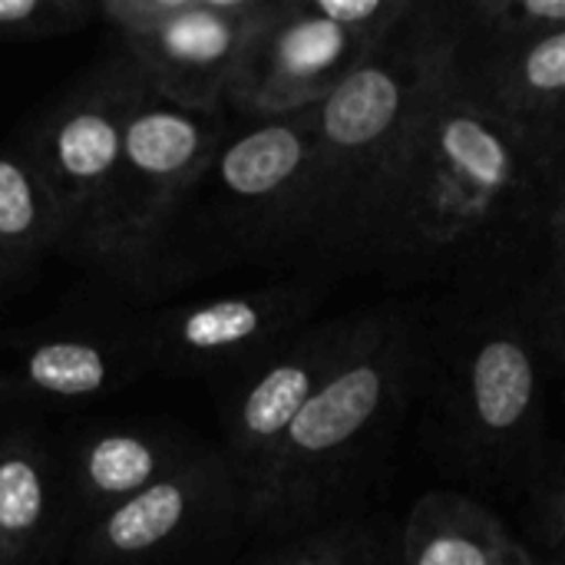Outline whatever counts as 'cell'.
I'll return each instance as SVG.
<instances>
[{
	"mask_svg": "<svg viewBox=\"0 0 565 565\" xmlns=\"http://www.w3.org/2000/svg\"><path fill=\"white\" fill-rule=\"evenodd\" d=\"M460 70L450 7L414 13L321 103L308 245L358 258L384 182L424 109Z\"/></svg>",
	"mask_w": 565,
	"mask_h": 565,
	"instance_id": "obj_2",
	"label": "cell"
},
{
	"mask_svg": "<svg viewBox=\"0 0 565 565\" xmlns=\"http://www.w3.org/2000/svg\"><path fill=\"white\" fill-rule=\"evenodd\" d=\"M315 285H271L179 305L152 321L146 351L182 374L228 371L271 354L278 341L315 308Z\"/></svg>",
	"mask_w": 565,
	"mask_h": 565,
	"instance_id": "obj_12",
	"label": "cell"
},
{
	"mask_svg": "<svg viewBox=\"0 0 565 565\" xmlns=\"http://www.w3.org/2000/svg\"><path fill=\"white\" fill-rule=\"evenodd\" d=\"M235 510L242 513V487L228 460L189 450L162 480L93 520L83 559L89 565H156Z\"/></svg>",
	"mask_w": 565,
	"mask_h": 565,
	"instance_id": "obj_11",
	"label": "cell"
},
{
	"mask_svg": "<svg viewBox=\"0 0 565 565\" xmlns=\"http://www.w3.org/2000/svg\"><path fill=\"white\" fill-rule=\"evenodd\" d=\"M556 565H563V563H556Z\"/></svg>",
	"mask_w": 565,
	"mask_h": 565,
	"instance_id": "obj_27",
	"label": "cell"
},
{
	"mask_svg": "<svg viewBox=\"0 0 565 565\" xmlns=\"http://www.w3.org/2000/svg\"><path fill=\"white\" fill-rule=\"evenodd\" d=\"M334 565H391V559L381 550V543L358 526L354 536H351V543H348V550H344V556Z\"/></svg>",
	"mask_w": 565,
	"mask_h": 565,
	"instance_id": "obj_23",
	"label": "cell"
},
{
	"mask_svg": "<svg viewBox=\"0 0 565 565\" xmlns=\"http://www.w3.org/2000/svg\"><path fill=\"white\" fill-rule=\"evenodd\" d=\"M142 76L126 53L93 66L40 122L30 162L50 189L63 235L89 248L119 172L122 126Z\"/></svg>",
	"mask_w": 565,
	"mask_h": 565,
	"instance_id": "obj_7",
	"label": "cell"
},
{
	"mask_svg": "<svg viewBox=\"0 0 565 565\" xmlns=\"http://www.w3.org/2000/svg\"><path fill=\"white\" fill-rule=\"evenodd\" d=\"M553 321H556V334L565 348V275H559V295L553 301Z\"/></svg>",
	"mask_w": 565,
	"mask_h": 565,
	"instance_id": "obj_26",
	"label": "cell"
},
{
	"mask_svg": "<svg viewBox=\"0 0 565 565\" xmlns=\"http://www.w3.org/2000/svg\"><path fill=\"white\" fill-rule=\"evenodd\" d=\"M401 565H536L480 503L457 493H427L414 503Z\"/></svg>",
	"mask_w": 565,
	"mask_h": 565,
	"instance_id": "obj_16",
	"label": "cell"
},
{
	"mask_svg": "<svg viewBox=\"0 0 565 565\" xmlns=\"http://www.w3.org/2000/svg\"><path fill=\"white\" fill-rule=\"evenodd\" d=\"M536 129H540V132H543V136L559 149V152H565V103L556 109V113H553V116H546Z\"/></svg>",
	"mask_w": 565,
	"mask_h": 565,
	"instance_id": "obj_25",
	"label": "cell"
},
{
	"mask_svg": "<svg viewBox=\"0 0 565 565\" xmlns=\"http://www.w3.org/2000/svg\"><path fill=\"white\" fill-rule=\"evenodd\" d=\"M371 315L374 311L315 324L295 341L265 354L258 367L242 374V384L225 407V460L242 487V503L268 473L285 434L311 394L364 338Z\"/></svg>",
	"mask_w": 565,
	"mask_h": 565,
	"instance_id": "obj_8",
	"label": "cell"
},
{
	"mask_svg": "<svg viewBox=\"0 0 565 565\" xmlns=\"http://www.w3.org/2000/svg\"><path fill=\"white\" fill-rule=\"evenodd\" d=\"M559 159L536 126L470 96L454 76L411 129L358 258L444 275L530 225L546 235Z\"/></svg>",
	"mask_w": 565,
	"mask_h": 565,
	"instance_id": "obj_1",
	"label": "cell"
},
{
	"mask_svg": "<svg viewBox=\"0 0 565 565\" xmlns=\"http://www.w3.org/2000/svg\"><path fill=\"white\" fill-rule=\"evenodd\" d=\"M63 238L60 212L36 166L0 152V271Z\"/></svg>",
	"mask_w": 565,
	"mask_h": 565,
	"instance_id": "obj_18",
	"label": "cell"
},
{
	"mask_svg": "<svg viewBox=\"0 0 565 565\" xmlns=\"http://www.w3.org/2000/svg\"><path fill=\"white\" fill-rule=\"evenodd\" d=\"M563 565H565V563H563Z\"/></svg>",
	"mask_w": 565,
	"mask_h": 565,
	"instance_id": "obj_28",
	"label": "cell"
},
{
	"mask_svg": "<svg viewBox=\"0 0 565 565\" xmlns=\"http://www.w3.org/2000/svg\"><path fill=\"white\" fill-rule=\"evenodd\" d=\"M457 79L470 96L540 126L565 103V30L463 53Z\"/></svg>",
	"mask_w": 565,
	"mask_h": 565,
	"instance_id": "obj_13",
	"label": "cell"
},
{
	"mask_svg": "<svg viewBox=\"0 0 565 565\" xmlns=\"http://www.w3.org/2000/svg\"><path fill=\"white\" fill-rule=\"evenodd\" d=\"M460 56L565 30V0H480L454 10Z\"/></svg>",
	"mask_w": 565,
	"mask_h": 565,
	"instance_id": "obj_19",
	"label": "cell"
},
{
	"mask_svg": "<svg viewBox=\"0 0 565 565\" xmlns=\"http://www.w3.org/2000/svg\"><path fill=\"white\" fill-rule=\"evenodd\" d=\"M546 238L553 252L556 275H565V152L556 169V185H553V202H550V218H546Z\"/></svg>",
	"mask_w": 565,
	"mask_h": 565,
	"instance_id": "obj_22",
	"label": "cell"
},
{
	"mask_svg": "<svg viewBox=\"0 0 565 565\" xmlns=\"http://www.w3.org/2000/svg\"><path fill=\"white\" fill-rule=\"evenodd\" d=\"M411 318L374 311L354 351L311 394L242 513L265 530L321 520L394 434L417 374Z\"/></svg>",
	"mask_w": 565,
	"mask_h": 565,
	"instance_id": "obj_3",
	"label": "cell"
},
{
	"mask_svg": "<svg viewBox=\"0 0 565 565\" xmlns=\"http://www.w3.org/2000/svg\"><path fill=\"white\" fill-rule=\"evenodd\" d=\"M212 169L242 228L268 242H308L318 169L315 109L225 132Z\"/></svg>",
	"mask_w": 565,
	"mask_h": 565,
	"instance_id": "obj_10",
	"label": "cell"
},
{
	"mask_svg": "<svg viewBox=\"0 0 565 565\" xmlns=\"http://www.w3.org/2000/svg\"><path fill=\"white\" fill-rule=\"evenodd\" d=\"M136 374L132 348L93 334H50L17 348L3 367L10 391L43 401H89Z\"/></svg>",
	"mask_w": 565,
	"mask_h": 565,
	"instance_id": "obj_15",
	"label": "cell"
},
{
	"mask_svg": "<svg viewBox=\"0 0 565 565\" xmlns=\"http://www.w3.org/2000/svg\"><path fill=\"white\" fill-rule=\"evenodd\" d=\"M550 516H553L556 533L565 536V470L553 480V490H550Z\"/></svg>",
	"mask_w": 565,
	"mask_h": 565,
	"instance_id": "obj_24",
	"label": "cell"
},
{
	"mask_svg": "<svg viewBox=\"0 0 565 565\" xmlns=\"http://www.w3.org/2000/svg\"><path fill=\"white\" fill-rule=\"evenodd\" d=\"M222 139V113L175 106L139 83L122 126L113 195L89 252L119 262L146 255L212 169Z\"/></svg>",
	"mask_w": 565,
	"mask_h": 565,
	"instance_id": "obj_5",
	"label": "cell"
},
{
	"mask_svg": "<svg viewBox=\"0 0 565 565\" xmlns=\"http://www.w3.org/2000/svg\"><path fill=\"white\" fill-rule=\"evenodd\" d=\"M354 530H358L354 523H331V526H321V530H315V533L295 540L288 550L268 556L262 565H334L344 556V550H348Z\"/></svg>",
	"mask_w": 565,
	"mask_h": 565,
	"instance_id": "obj_21",
	"label": "cell"
},
{
	"mask_svg": "<svg viewBox=\"0 0 565 565\" xmlns=\"http://www.w3.org/2000/svg\"><path fill=\"white\" fill-rule=\"evenodd\" d=\"M56 470L30 434L0 440V565H26L50 536Z\"/></svg>",
	"mask_w": 565,
	"mask_h": 565,
	"instance_id": "obj_17",
	"label": "cell"
},
{
	"mask_svg": "<svg viewBox=\"0 0 565 565\" xmlns=\"http://www.w3.org/2000/svg\"><path fill=\"white\" fill-rule=\"evenodd\" d=\"M447 371L454 430L477 457H513L536 434L543 381L536 344L523 321H480L457 341Z\"/></svg>",
	"mask_w": 565,
	"mask_h": 565,
	"instance_id": "obj_9",
	"label": "cell"
},
{
	"mask_svg": "<svg viewBox=\"0 0 565 565\" xmlns=\"http://www.w3.org/2000/svg\"><path fill=\"white\" fill-rule=\"evenodd\" d=\"M99 23V0H0V40H50Z\"/></svg>",
	"mask_w": 565,
	"mask_h": 565,
	"instance_id": "obj_20",
	"label": "cell"
},
{
	"mask_svg": "<svg viewBox=\"0 0 565 565\" xmlns=\"http://www.w3.org/2000/svg\"><path fill=\"white\" fill-rule=\"evenodd\" d=\"M189 450L146 427H103L70 450V483L93 520L162 480Z\"/></svg>",
	"mask_w": 565,
	"mask_h": 565,
	"instance_id": "obj_14",
	"label": "cell"
},
{
	"mask_svg": "<svg viewBox=\"0 0 565 565\" xmlns=\"http://www.w3.org/2000/svg\"><path fill=\"white\" fill-rule=\"evenodd\" d=\"M417 0H268L225 106L252 119L321 106Z\"/></svg>",
	"mask_w": 565,
	"mask_h": 565,
	"instance_id": "obj_4",
	"label": "cell"
},
{
	"mask_svg": "<svg viewBox=\"0 0 565 565\" xmlns=\"http://www.w3.org/2000/svg\"><path fill=\"white\" fill-rule=\"evenodd\" d=\"M268 0H99V23L162 99L222 113Z\"/></svg>",
	"mask_w": 565,
	"mask_h": 565,
	"instance_id": "obj_6",
	"label": "cell"
}]
</instances>
